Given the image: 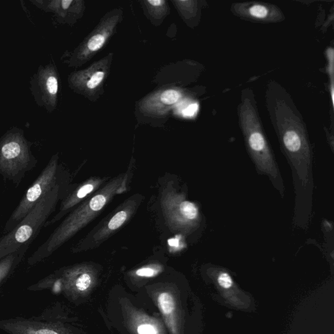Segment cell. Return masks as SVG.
<instances>
[{"mask_svg": "<svg viewBox=\"0 0 334 334\" xmlns=\"http://www.w3.org/2000/svg\"><path fill=\"white\" fill-rule=\"evenodd\" d=\"M276 126L283 152L293 176L296 204L300 197L305 199L310 214L313 193V154L308 134L301 120L284 102L279 101L276 108ZM302 201V202H303Z\"/></svg>", "mask_w": 334, "mask_h": 334, "instance_id": "cell-1", "label": "cell"}, {"mask_svg": "<svg viewBox=\"0 0 334 334\" xmlns=\"http://www.w3.org/2000/svg\"><path fill=\"white\" fill-rule=\"evenodd\" d=\"M123 183V180L118 178L111 181L103 189L99 191L88 201L77 207L65 219L62 223L50 235L48 239L29 258V264L41 261L60 248L79 230L83 228L96 216L109 199L120 191L119 187Z\"/></svg>", "mask_w": 334, "mask_h": 334, "instance_id": "cell-2", "label": "cell"}, {"mask_svg": "<svg viewBox=\"0 0 334 334\" xmlns=\"http://www.w3.org/2000/svg\"><path fill=\"white\" fill-rule=\"evenodd\" d=\"M239 117L245 143L257 171L267 176L273 185L284 194V185L278 163L271 149L257 111L248 99L240 104Z\"/></svg>", "mask_w": 334, "mask_h": 334, "instance_id": "cell-3", "label": "cell"}, {"mask_svg": "<svg viewBox=\"0 0 334 334\" xmlns=\"http://www.w3.org/2000/svg\"><path fill=\"white\" fill-rule=\"evenodd\" d=\"M64 185L47 193L17 227L0 237V260L25 245L32 244L64 196Z\"/></svg>", "mask_w": 334, "mask_h": 334, "instance_id": "cell-4", "label": "cell"}, {"mask_svg": "<svg viewBox=\"0 0 334 334\" xmlns=\"http://www.w3.org/2000/svg\"><path fill=\"white\" fill-rule=\"evenodd\" d=\"M33 144L18 126H13L0 137V175L4 181L19 187L26 174L36 167L38 160L31 150Z\"/></svg>", "mask_w": 334, "mask_h": 334, "instance_id": "cell-5", "label": "cell"}, {"mask_svg": "<svg viewBox=\"0 0 334 334\" xmlns=\"http://www.w3.org/2000/svg\"><path fill=\"white\" fill-rule=\"evenodd\" d=\"M62 184H64L63 169L59 163V156L56 154L51 158L46 167L27 189L19 205L6 222L3 234L17 227L47 193Z\"/></svg>", "mask_w": 334, "mask_h": 334, "instance_id": "cell-6", "label": "cell"}, {"mask_svg": "<svg viewBox=\"0 0 334 334\" xmlns=\"http://www.w3.org/2000/svg\"><path fill=\"white\" fill-rule=\"evenodd\" d=\"M59 80L58 68L52 60L45 66L40 65L29 78V91L35 104L49 114L58 106Z\"/></svg>", "mask_w": 334, "mask_h": 334, "instance_id": "cell-7", "label": "cell"}, {"mask_svg": "<svg viewBox=\"0 0 334 334\" xmlns=\"http://www.w3.org/2000/svg\"><path fill=\"white\" fill-rule=\"evenodd\" d=\"M237 13L252 19L263 21H276L282 19V13L278 8L262 3L239 4L235 8Z\"/></svg>", "mask_w": 334, "mask_h": 334, "instance_id": "cell-8", "label": "cell"}, {"mask_svg": "<svg viewBox=\"0 0 334 334\" xmlns=\"http://www.w3.org/2000/svg\"><path fill=\"white\" fill-rule=\"evenodd\" d=\"M133 211V207H126L122 210L116 213L108 221V224L103 227L102 230L95 235L94 239L96 241L102 240L103 239L108 237L110 233L117 230L126 223L129 218Z\"/></svg>", "mask_w": 334, "mask_h": 334, "instance_id": "cell-9", "label": "cell"}, {"mask_svg": "<svg viewBox=\"0 0 334 334\" xmlns=\"http://www.w3.org/2000/svg\"><path fill=\"white\" fill-rule=\"evenodd\" d=\"M160 309L165 315L173 313L175 309V302L173 296L169 292H163L158 297Z\"/></svg>", "mask_w": 334, "mask_h": 334, "instance_id": "cell-10", "label": "cell"}, {"mask_svg": "<svg viewBox=\"0 0 334 334\" xmlns=\"http://www.w3.org/2000/svg\"><path fill=\"white\" fill-rule=\"evenodd\" d=\"M104 73L103 71H95L92 75H90V79L87 80L86 86L89 90L96 88L103 80Z\"/></svg>", "mask_w": 334, "mask_h": 334, "instance_id": "cell-11", "label": "cell"}, {"mask_svg": "<svg viewBox=\"0 0 334 334\" xmlns=\"http://www.w3.org/2000/svg\"><path fill=\"white\" fill-rule=\"evenodd\" d=\"M180 98V95L179 92L175 90H168L161 94V101L165 104H173L179 100Z\"/></svg>", "mask_w": 334, "mask_h": 334, "instance_id": "cell-12", "label": "cell"}, {"mask_svg": "<svg viewBox=\"0 0 334 334\" xmlns=\"http://www.w3.org/2000/svg\"><path fill=\"white\" fill-rule=\"evenodd\" d=\"M92 284V277L88 274H83L77 278L76 286L80 291H84L88 289Z\"/></svg>", "mask_w": 334, "mask_h": 334, "instance_id": "cell-13", "label": "cell"}, {"mask_svg": "<svg viewBox=\"0 0 334 334\" xmlns=\"http://www.w3.org/2000/svg\"><path fill=\"white\" fill-rule=\"evenodd\" d=\"M160 272L159 266H146L138 269L136 272V274L140 277H146V278H152L155 276Z\"/></svg>", "mask_w": 334, "mask_h": 334, "instance_id": "cell-14", "label": "cell"}, {"mask_svg": "<svg viewBox=\"0 0 334 334\" xmlns=\"http://www.w3.org/2000/svg\"><path fill=\"white\" fill-rule=\"evenodd\" d=\"M217 282L222 288H229L232 285L233 282L230 275L226 272H221L219 275Z\"/></svg>", "mask_w": 334, "mask_h": 334, "instance_id": "cell-15", "label": "cell"}, {"mask_svg": "<svg viewBox=\"0 0 334 334\" xmlns=\"http://www.w3.org/2000/svg\"><path fill=\"white\" fill-rule=\"evenodd\" d=\"M155 328L151 325H142L138 328V334H157Z\"/></svg>", "mask_w": 334, "mask_h": 334, "instance_id": "cell-16", "label": "cell"}, {"mask_svg": "<svg viewBox=\"0 0 334 334\" xmlns=\"http://www.w3.org/2000/svg\"><path fill=\"white\" fill-rule=\"evenodd\" d=\"M198 104H191L190 105L187 106L185 109L183 110L182 112L183 115L186 116V117H190V116H194L198 110Z\"/></svg>", "mask_w": 334, "mask_h": 334, "instance_id": "cell-17", "label": "cell"}, {"mask_svg": "<svg viewBox=\"0 0 334 334\" xmlns=\"http://www.w3.org/2000/svg\"><path fill=\"white\" fill-rule=\"evenodd\" d=\"M35 334H58L55 332L52 331H49V330H42V331H39L36 333Z\"/></svg>", "mask_w": 334, "mask_h": 334, "instance_id": "cell-18", "label": "cell"}]
</instances>
